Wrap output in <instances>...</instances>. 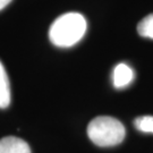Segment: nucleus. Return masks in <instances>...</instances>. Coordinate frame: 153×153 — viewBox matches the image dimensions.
<instances>
[{"label":"nucleus","mask_w":153,"mask_h":153,"mask_svg":"<svg viewBox=\"0 0 153 153\" xmlns=\"http://www.w3.org/2000/svg\"><path fill=\"white\" fill-rule=\"evenodd\" d=\"M86 27V21L79 13H66L51 24L49 39L56 47L69 48L82 40Z\"/></svg>","instance_id":"1"},{"label":"nucleus","mask_w":153,"mask_h":153,"mask_svg":"<svg viewBox=\"0 0 153 153\" xmlns=\"http://www.w3.org/2000/svg\"><path fill=\"white\" fill-rule=\"evenodd\" d=\"M126 135L124 125L116 118L100 116L94 118L88 126V136L95 145L101 148L120 144Z\"/></svg>","instance_id":"2"},{"label":"nucleus","mask_w":153,"mask_h":153,"mask_svg":"<svg viewBox=\"0 0 153 153\" xmlns=\"http://www.w3.org/2000/svg\"><path fill=\"white\" fill-rule=\"evenodd\" d=\"M0 153H31V149L22 138L7 136L0 140Z\"/></svg>","instance_id":"3"},{"label":"nucleus","mask_w":153,"mask_h":153,"mask_svg":"<svg viewBox=\"0 0 153 153\" xmlns=\"http://www.w3.org/2000/svg\"><path fill=\"white\" fill-rule=\"evenodd\" d=\"M134 79V71L126 64H118L112 73V82L116 88H124L128 86Z\"/></svg>","instance_id":"4"},{"label":"nucleus","mask_w":153,"mask_h":153,"mask_svg":"<svg viewBox=\"0 0 153 153\" xmlns=\"http://www.w3.org/2000/svg\"><path fill=\"white\" fill-rule=\"evenodd\" d=\"M10 104V86L5 67L0 61V108L5 109Z\"/></svg>","instance_id":"5"},{"label":"nucleus","mask_w":153,"mask_h":153,"mask_svg":"<svg viewBox=\"0 0 153 153\" xmlns=\"http://www.w3.org/2000/svg\"><path fill=\"white\" fill-rule=\"evenodd\" d=\"M137 32L143 38L153 39V14L144 17L137 25Z\"/></svg>","instance_id":"6"},{"label":"nucleus","mask_w":153,"mask_h":153,"mask_svg":"<svg viewBox=\"0 0 153 153\" xmlns=\"http://www.w3.org/2000/svg\"><path fill=\"white\" fill-rule=\"evenodd\" d=\"M135 127L143 133H151L153 134V117L152 116H143L138 117L134 121Z\"/></svg>","instance_id":"7"},{"label":"nucleus","mask_w":153,"mask_h":153,"mask_svg":"<svg viewBox=\"0 0 153 153\" xmlns=\"http://www.w3.org/2000/svg\"><path fill=\"white\" fill-rule=\"evenodd\" d=\"M11 0H0V10L1 9H4L6 6H8L10 4Z\"/></svg>","instance_id":"8"}]
</instances>
